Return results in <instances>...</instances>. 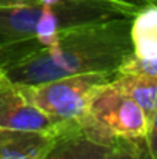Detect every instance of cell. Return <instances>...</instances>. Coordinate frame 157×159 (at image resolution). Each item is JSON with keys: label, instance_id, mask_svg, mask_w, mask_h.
I'll use <instances>...</instances> for the list:
<instances>
[{"label": "cell", "instance_id": "obj_9", "mask_svg": "<svg viewBox=\"0 0 157 159\" xmlns=\"http://www.w3.org/2000/svg\"><path fill=\"white\" fill-rule=\"evenodd\" d=\"M105 159H154V156L150 153L146 139H119Z\"/></svg>", "mask_w": 157, "mask_h": 159}, {"label": "cell", "instance_id": "obj_4", "mask_svg": "<svg viewBox=\"0 0 157 159\" xmlns=\"http://www.w3.org/2000/svg\"><path fill=\"white\" fill-rule=\"evenodd\" d=\"M66 127L72 125L40 111L23 96L19 85H14L5 76L0 79V128L57 134Z\"/></svg>", "mask_w": 157, "mask_h": 159}, {"label": "cell", "instance_id": "obj_2", "mask_svg": "<svg viewBox=\"0 0 157 159\" xmlns=\"http://www.w3.org/2000/svg\"><path fill=\"white\" fill-rule=\"evenodd\" d=\"M112 74L86 73L62 77L37 85H19L23 96L54 119L68 125H83L93 91L108 82Z\"/></svg>", "mask_w": 157, "mask_h": 159}, {"label": "cell", "instance_id": "obj_10", "mask_svg": "<svg viewBox=\"0 0 157 159\" xmlns=\"http://www.w3.org/2000/svg\"><path fill=\"white\" fill-rule=\"evenodd\" d=\"M116 73L122 74H134V76H143V77H153L157 79V59H143L137 57L133 51L125 56V59L117 66Z\"/></svg>", "mask_w": 157, "mask_h": 159}, {"label": "cell", "instance_id": "obj_13", "mask_svg": "<svg viewBox=\"0 0 157 159\" xmlns=\"http://www.w3.org/2000/svg\"><path fill=\"white\" fill-rule=\"evenodd\" d=\"M2 77H3V74H2V71H0V79H2Z\"/></svg>", "mask_w": 157, "mask_h": 159}, {"label": "cell", "instance_id": "obj_5", "mask_svg": "<svg viewBox=\"0 0 157 159\" xmlns=\"http://www.w3.org/2000/svg\"><path fill=\"white\" fill-rule=\"evenodd\" d=\"M117 141L94 125H72L54 134L43 159H105Z\"/></svg>", "mask_w": 157, "mask_h": 159}, {"label": "cell", "instance_id": "obj_12", "mask_svg": "<svg viewBox=\"0 0 157 159\" xmlns=\"http://www.w3.org/2000/svg\"><path fill=\"white\" fill-rule=\"evenodd\" d=\"M25 2H34V0H0V8H2V6L15 5V3H25Z\"/></svg>", "mask_w": 157, "mask_h": 159}, {"label": "cell", "instance_id": "obj_8", "mask_svg": "<svg viewBox=\"0 0 157 159\" xmlns=\"http://www.w3.org/2000/svg\"><path fill=\"white\" fill-rule=\"evenodd\" d=\"M129 40L133 54L143 59H157V8L150 5L131 17Z\"/></svg>", "mask_w": 157, "mask_h": 159}, {"label": "cell", "instance_id": "obj_7", "mask_svg": "<svg viewBox=\"0 0 157 159\" xmlns=\"http://www.w3.org/2000/svg\"><path fill=\"white\" fill-rule=\"evenodd\" d=\"M111 82L140 107L150 127L156 128L157 79L114 73L111 77Z\"/></svg>", "mask_w": 157, "mask_h": 159}, {"label": "cell", "instance_id": "obj_3", "mask_svg": "<svg viewBox=\"0 0 157 159\" xmlns=\"http://www.w3.org/2000/svg\"><path fill=\"white\" fill-rule=\"evenodd\" d=\"M83 125H94L116 139H146L150 153L156 158V128L150 127L140 107L120 91L111 79L93 91L88 107V117Z\"/></svg>", "mask_w": 157, "mask_h": 159}, {"label": "cell", "instance_id": "obj_6", "mask_svg": "<svg viewBox=\"0 0 157 159\" xmlns=\"http://www.w3.org/2000/svg\"><path fill=\"white\" fill-rule=\"evenodd\" d=\"M54 134L0 128V159H43Z\"/></svg>", "mask_w": 157, "mask_h": 159}, {"label": "cell", "instance_id": "obj_11", "mask_svg": "<svg viewBox=\"0 0 157 159\" xmlns=\"http://www.w3.org/2000/svg\"><path fill=\"white\" fill-rule=\"evenodd\" d=\"M111 2H114V3H117V5H120V6L128 8V9L133 11L134 14L139 12L140 9L150 6V5H156V0H111Z\"/></svg>", "mask_w": 157, "mask_h": 159}, {"label": "cell", "instance_id": "obj_1", "mask_svg": "<svg viewBox=\"0 0 157 159\" xmlns=\"http://www.w3.org/2000/svg\"><path fill=\"white\" fill-rule=\"evenodd\" d=\"M131 17L63 30L51 45L28 54L2 70L14 85H37L62 77L105 73L114 74L133 51Z\"/></svg>", "mask_w": 157, "mask_h": 159}]
</instances>
